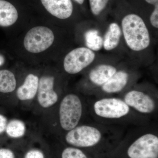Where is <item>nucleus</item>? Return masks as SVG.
Listing matches in <instances>:
<instances>
[{
	"mask_svg": "<svg viewBox=\"0 0 158 158\" xmlns=\"http://www.w3.org/2000/svg\"><path fill=\"white\" fill-rule=\"evenodd\" d=\"M21 48L26 56L39 57L50 52L57 42V34L54 28L48 24L31 27L20 40Z\"/></svg>",
	"mask_w": 158,
	"mask_h": 158,
	"instance_id": "nucleus-1",
	"label": "nucleus"
},
{
	"mask_svg": "<svg viewBox=\"0 0 158 158\" xmlns=\"http://www.w3.org/2000/svg\"><path fill=\"white\" fill-rule=\"evenodd\" d=\"M90 108L92 115L99 123L104 124L123 123L132 118V116H142L132 110L122 98L114 97L97 99Z\"/></svg>",
	"mask_w": 158,
	"mask_h": 158,
	"instance_id": "nucleus-2",
	"label": "nucleus"
},
{
	"mask_svg": "<svg viewBox=\"0 0 158 158\" xmlns=\"http://www.w3.org/2000/svg\"><path fill=\"white\" fill-rule=\"evenodd\" d=\"M111 126L102 123L79 125L66 132L65 142L72 147L79 148L95 147L105 139L106 135L118 132L117 130L113 129Z\"/></svg>",
	"mask_w": 158,
	"mask_h": 158,
	"instance_id": "nucleus-3",
	"label": "nucleus"
},
{
	"mask_svg": "<svg viewBox=\"0 0 158 158\" xmlns=\"http://www.w3.org/2000/svg\"><path fill=\"white\" fill-rule=\"evenodd\" d=\"M120 27L125 42L131 51L140 52L149 47L150 34L141 16L134 13L127 15L122 19Z\"/></svg>",
	"mask_w": 158,
	"mask_h": 158,
	"instance_id": "nucleus-4",
	"label": "nucleus"
},
{
	"mask_svg": "<svg viewBox=\"0 0 158 158\" xmlns=\"http://www.w3.org/2000/svg\"><path fill=\"white\" fill-rule=\"evenodd\" d=\"M32 0H0V27L10 29L33 19Z\"/></svg>",
	"mask_w": 158,
	"mask_h": 158,
	"instance_id": "nucleus-5",
	"label": "nucleus"
},
{
	"mask_svg": "<svg viewBox=\"0 0 158 158\" xmlns=\"http://www.w3.org/2000/svg\"><path fill=\"white\" fill-rule=\"evenodd\" d=\"M32 2L35 13L48 21H68L75 11L73 0H32Z\"/></svg>",
	"mask_w": 158,
	"mask_h": 158,
	"instance_id": "nucleus-6",
	"label": "nucleus"
},
{
	"mask_svg": "<svg viewBox=\"0 0 158 158\" xmlns=\"http://www.w3.org/2000/svg\"><path fill=\"white\" fill-rule=\"evenodd\" d=\"M84 113V105L76 94L69 93L62 99L59 107V124L66 132L79 125Z\"/></svg>",
	"mask_w": 158,
	"mask_h": 158,
	"instance_id": "nucleus-7",
	"label": "nucleus"
},
{
	"mask_svg": "<svg viewBox=\"0 0 158 158\" xmlns=\"http://www.w3.org/2000/svg\"><path fill=\"white\" fill-rule=\"evenodd\" d=\"M128 148L129 158H158V136L156 130L143 129Z\"/></svg>",
	"mask_w": 158,
	"mask_h": 158,
	"instance_id": "nucleus-8",
	"label": "nucleus"
},
{
	"mask_svg": "<svg viewBox=\"0 0 158 158\" xmlns=\"http://www.w3.org/2000/svg\"><path fill=\"white\" fill-rule=\"evenodd\" d=\"M95 52L85 46L71 50L65 55L62 62L66 73L75 75L80 73L91 65L95 60Z\"/></svg>",
	"mask_w": 158,
	"mask_h": 158,
	"instance_id": "nucleus-9",
	"label": "nucleus"
},
{
	"mask_svg": "<svg viewBox=\"0 0 158 158\" xmlns=\"http://www.w3.org/2000/svg\"><path fill=\"white\" fill-rule=\"evenodd\" d=\"M122 98L132 110L141 116H150L156 111V98L146 91L132 89L126 92Z\"/></svg>",
	"mask_w": 158,
	"mask_h": 158,
	"instance_id": "nucleus-10",
	"label": "nucleus"
},
{
	"mask_svg": "<svg viewBox=\"0 0 158 158\" xmlns=\"http://www.w3.org/2000/svg\"><path fill=\"white\" fill-rule=\"evenodd\" d=\"M55 77L50 74L39 77L37 94V101L42 108H49L56 103L59 95L55 90Z\"/></svg>",
	"mask_w": 158,
	"mask_h": 158,
	"instance_id": "nucleus-11",
	"label": "nucleus"
},
{
	"mask_svg": "<svg viewBox=\"0 0 158 158\" xmlns=\"http://www.w3.org/2000/svg\"><path fill=\"white\" fill-rule=\"evenodd\" d=\"M118 70L115 65L108 63L98 64L91 69L88 74L89 81L96 87H101Z\"/></svg>",
	"mask_w": 158,
	"mask_h": 158,
	"instance_id": "nucleus-12",
	"label": "nucleus"
},
{
	"mask_svg": "<svg viewBox=\"0 0 158 158\" xmlns=\"http://www.w3.org/2000/svg\"><path fill=\"white\" fill-rule=\"evenodd\" d=\"M130 79V73L123 69H118L114 75L100 87L101 89L102 92L107 94L120 93L127 87Z\"/></svg>",
	"mask_w": 158,
	"mask_h": 158,
	"instance_id": "nucleus-13",
	"label": "nucleus"
},
{
	"mask_svg": "<svg viewBox=\"0 0 158 158\" xmlns=\"http://www.w3.org/2000/svg\"><path fill=\"white\" fill-rule=\"evenodd\" d=\"M39 77L36 74L29 73L22 85L17 88L16 96L22 101L31 100L37 95Z\"/></svg>",
	"mask_w": 158,
	"mask_h": 158,
	"instance_id": "nucleus-14",
	"label": "nucleus"
},
{
	"mask_svg": "<svg viewBox=\"0 0 158 158\" xmlns=\"http://www.w3.org/2000/svg\"><path fill=\"white\" fill-rule=\"evenodd\" d=\"M122 36L120 26L116 23H111L103 37V48L105 50L109 52L115 49L118 46Z\"/></svg>",
	"mask_w": 158,
	"mask_h": 158,
	"instance_id": "nucleus-15",
	"label": "nucleus"
},
{
	"mask_svg": "<svg viewBox=\"0 0 158 158\" xmlns=\"http://www.w3.org/2000/svg\"><path fill=\"white\" fill-rule=\"evenodd\" d=\"M86 47L94 52L100 50L103 48V39L98 31L90 29L86 31L84 35Z\"/></svg>",
	"mask_w": 158,
	"mask_h": 158,
	"instance_id": "nucleus-16",
	"label": "nucleus"
},
{
	"mask_svg": "<svg viewBox=\"0 0 158 158\" xmlns=\"http://www.w3.org/2000/svg\"><path fill=\"white\" fill-rule=\"evenodd\" d=\"M26 132L25 123L18 119H12L8 122L5 132L8 137L12 138H21Z\"/></svg>",
	"mask_w": 158,
	"mask_h": 158,
	"instance_id": "nucleus-17",
	"label": "nucleus"
},
{
	"mask_svg": "<svg viewBox=\"0 0 158 158\" xmlns=\"http://www.w3.org/2000/svg\"><path fill=\"white\" fill-rule=\"evenodd\" d=\"M61 158H88L82 150L77 148L68 147L63 150Z\"/></svg>",
	"mask_w": 158,
	"mask_h": 158,
	"instance_id": "nucleus-18",
	"label": "nucleus"
},
{
	"mask_svg": "<svg viewBox=\"0 0 158 158\" xmlns=\"http://www.w3.org/2000/svg\"><path fill=\"white\" fill-rule=\"evenodd\" d=\"M90 10L93 15L98 16L107 6L110 0H89Z\"/></svg>",
	"mask_w": 158,
	"mask_h": 158,
	"instance_id": "nucleus-19",
	"label": "nucleus"
},
{
	"mask_svg": "<svg viewBox=\"0 0 158 158\" xmlns=\"http://www.w3.org/2000/svg\"><path fill=\"white\" fill-rule=\"evenodd\" d=\"M150 23L155 28H158V5L154 6V9L150 16Z\"/></svg>",
	"mask_w": 158,
	"mask_h": 158,
	"instance_id": "nucleus-20",
	"label": "nucleus"
},
{
	"mask_svg": "<svg viewBox=\"0 0 158 158\" xmlns=\"http://www.w3.org/2000/svg\"><path fill=\"white\" fill-rule=\"evenodd\" d=\"M24 158H45L44 154L39 150H30L26 153Z\"/></svg>",
	"mask_w": 158,
	"mask_h": 158,
	"instance_id": "nucleus-21",
	"label": "nucleus"
},
{
	"mask_svg": "<svg viewBox=\"0 0 158 158\" xmlns=\"http://www.w3.org/2000/svg\"><path fill=\"white\" fill-rule=\"evenodd\" d=\"M0 158H15L13 152L8 148H0Z\"/></svg>",
	"mask_w": 158,
	"mask_h": 158,
	"instance_id": "nucleus-22",
	"label": "nucleus"
},
{
	"mask_svg": "<svg viewBox=\"0 0 158 158\" xmlns=\"http://www.w3.org/2000/svg\"><path fill=\"white\" fill-rule=\"evenodd\" d=\"M8 122L6 116L0 113V135H3L6 132Z\"/></svg>",
	"mask_w": 158,
	"mask_h": 158,
	"instance_id": "nucleus-23",
	"label": "nucleus"
},
{
	"mask_svg": "<svg viewBox=\"0 0 158 158\" xmlns=\"http://www.w3.org/2000/svg\"><path fill=\"white\" fill-rule=\"evenodd\" d=\"M6 58L3 54L0 52V69L6 64Z\"/></svg>",
	"mask_w": 158,
	"mask_h": 158,
	"instance_id": "nucleus-24",
	"label": "nucleus"
},
{
	"mask_svg": "<svg viewBox=\"0 0 158 158\" xmlns=\"http://www.w3.org/2000/svg\"><path fill=\"white\" fill-rule=\"evenodd\" d=\"M145 1L148 4L153 5L154 6L156 5H158V0H145Z\"/></svg>",
	"mask_w": 158,
	"mask_h": 158,
	"instance_id": "nucleus-25",
	"label": "nucleus"
}]
</instances>
